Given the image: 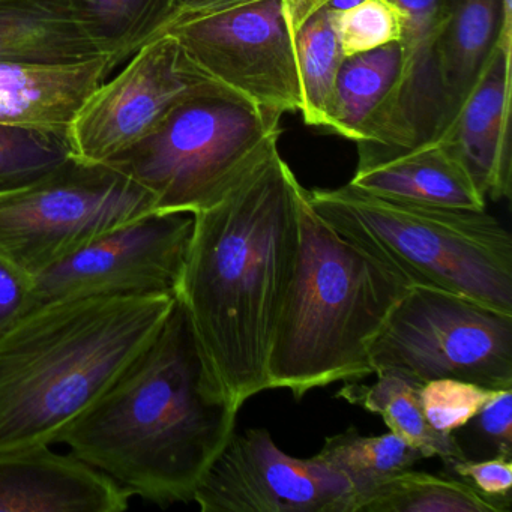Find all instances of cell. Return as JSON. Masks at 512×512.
I'll return each mask as SVG.
<instances>
[{
    "label": "cell",
    "instance_id": "1",
    "mask_svg": "<svg viewBox=\"0 0 512 512\" xmlns=\"http://www.w3.org/2000/svg\"><path fill=\"white\" fill-rule=\"evenodd\" d=\"M304 187L278 146L208 208L193 233L176 299L215 397L239 410L269 389V355L301 245Z\"/></svg>",
    "mask_w": 512,
    "mask_h": 512
},
{
    "label": "cell",
    "instance_id": "2",
    "mask_svg": "<svg viewBox=\"0 0 512 512\" xmlns=\"http://www.w3.org/2000/svg\"><path fill=\"white\" fill-rule=\"evenodd\" d=\"M239 410L215 397L176 299L151 343L56 443L155 505L193 502L236 431Z\"/></svg>",
    "mask_w": 512,
    "mask_h": 512
},
{
    "label": "cell",
    "instance_id": "3",
    "mask_svg": "<svg viewBox=\"0 0 512 512\" xmlns=\"http://www.w3.org/2000/svg\"><path fill=\"white\" fill-rule=\"evenodd\" d=\"M176 295L47 302L0 334V452L56 445L151 343Z\"/></svg>",
    "mask_w": 512,
    "mask_h": 512
},
{
    "label": "cell",
    "instance_id": "4",
    "mask_svg": "<svg viewBox=\"0 0 512 512\" xmlns=\"http://www.w3.org/2000/svg\"><path fill=\"white\" fill-rule=\"evenodd\" d=\"M298 263L269 355V389L296 400L308 391L374 374L371 349L410 283L335 232L311 208L299 209Z\"/></svg>",
    "mask_w": 512,
    "mask_h": 512
},
{
    "label": "cell",
    "instance_id": "5",
    "mask_svg": "<svg viewBox=\"0 0 512 512\" xmlns=\"http://www.w3.org/2000/svg\"><path fill=\"white\" fill-rule=\"evenodd\" d=\"M313 211L410 286L469 296L512 314V239L487 211L400 202L350 185L307 190Z\"/></svg>",
    "mask_w": 512,
    "mask_h": 512
},
{
    "label": "cell",
    "instance_id": "6",
    "mask_svg": "<svg viewBox=\"0 0 512 512\" xmlns=\"http://www.w3.org/2000/svg\"><path fill=\"white\" fill-rule=\"evenodd\" d=\"M281 118L212 83L106 166L148 190L155 214L193 215L217 202L278 146Z\"/></svg>",
    "mask_w": 512,
    "mask_h": 512
},
{
    "label": "cell",
    "instance_id": "7",
    "mask_svg": "<svg viewBox=\"0 0 512 512\" xmlns=\"http://www.w3.org/2000/svg\"><path fill=\"white\" fill-rule=\"evenodd\" d=\"M154 214L151 193L109 166L70 160L0 191V254L31 277L101 236Z\"/></svg>",
    "mask_w": 512,
    "mask_h": 512
},
{
    "label": "cell",
    "instance_id": "8",
    "mask_svg": "<svg viewBox=\"0 0 512 512\" xmlns=\"http://www.w3.org/2000/svg\"><path fill=\"white\" fill-rule=\"evenodd\" d=\"M374 373L512 388V314L469 296L410 286L371 349Z\"/></svg>",
    "mask_w": 512,
    "mask_h": 512
},
{
    "label": "cell",
    "instance_id": "9",
    "mask_svg": "<svg viewBox=\"0 0 512 512\" xmlns=\"http://www.w3.org/2000/svg\"><path fill=\"white\" fill-rule=\"evenodd\" d=\"M212 83L173 35L146 41L121 73L92 92L68 125L70 160L85 166L112 163L148 139L182 101Z\"/></svg>",
    "mask_w": 512,
    "mask_h": 512
},
{
    "label": "cell",
    "instance_id": "10",
    "mask_svg": "<svg viewBox=\"0 0 512 512\" xmlns=\"http://www.w3.org/2000/svg\"><path fill=\"white\" fill-rule=\"evenodd\" d=\"M173 35L211 82L269 112L299 113L301 82L295 37L283 0L250 4L176 26Z\"/></svg>",
    "mask_w": 512,
    "mask_h": 512
},
{
    "label": "cell",
    "instance_id": "11",
    "mask_svg": "<svg viewBox=\"0 0 512 512\" xmlns=\"http://www.w3.org/2000/svg\"><path fill=\"white\" fill-rule=\"evenodd\" d=\"M191 214H149L86 245L34 278V307L89 296L176 295Z\"/></svg>",
    "mask_w": 512,
    "mask_h": 512
},
{
    "label": "cell",
    "instance_id": "12",
    "mask_svg": "<svg viewBox=\"0 0 512 512\" xmlns=\"http://www.w3.org/2000/svg\"><path fill=\"white\" fill-rule=\"evenodd\" d=\"M203 512H355L352 485L316 458L278 448L266 428L233 433L194 491Z\"/></svg>",
    "mask_w": 512,
    "mask_h": 512
},
{
    "label": "cell",
    "instance_id": "13",
    "mask_svg": "<svg viewBox=\"0 0 512 512\" xmlns=\"http://www.w3.org/2000/svg\"><path fill=\"white\" fill-rule=\"evenodd\" d=\"M350 187L400 202L484 211L482 196L457 152L436 137L416 145L362 142Z\"/></svg>",
    "mask_w": 512,
    "mask_h": 512
},
{
    "label": "cell",
    "instance_id": "14",
    "mask_svg": "<svg viewBox=\"0 0 512 512\" xmlns=\"http://www.w3.org/2000/svg\"><path fill=\"white\" fill-rule=\"evenodd\" d=\"M131 494L52 446L0 452V512H122Z\"/></svg>",
    "mask_w": 512,
    "mask_h": 512
},
{
    "label": "cell",
    "instance_id": "15",
    "mask_svg": "<svg viewBox=\"0 0 512 512\" xmlns=\"http://www.w3.org/2000/svg\"><path fill=\"white\" fill-rule=\"evenodd\" d=\"M512 43H499L440 139L452 146L485 199H511Z\"/></svg>",
    "mask_w": 512,
    "mask_h": 512
},
{
    "label": "cell",
    "instance_id": "16",
    "mask_svg": "<svg viewBox=\"0 0 512 512\" xmlns=\"http://www.w3.org/2000/svg\"><path fill=\"white\" fill-rule=\"evenodd\" d=\"M329 0H283L293 37L305 20ZM407 20L403 43V76L398 89L395 146L428 142L442 134L443 113L437 85L434 44L445 0H391Z\"/></svg>",
    "mask_w": 512,
    "mask_h": 512
},
{
    "label": "cell",
    "instance_id": "17",
    "mask_svg": "<svg viewBox=\"0 0 512 512\" xmlns=\"http://www.w3.org/2000/svg\"><path fill=\"white\" fill-rule=\"evenodd\" d=\"M113 68V53L49 64L0 61V125L67 134L80 107Z\"/></svg>",
    "mask_w": 512,
    "mask_h": 512
},
{
    "label": "cell",
    "instance_id": "18",
    "mask_svg": "<svg viewBox=\"0 0 512 512\" xmlns=\"http://www.w3.org/2000/svg\"><path fill=\"white\" fill-rule=\"evenodd\" d=\"M403 64L400 43L344 58L335 83L328 131L355 143L397 145Z\"/></svg>",
    "mask_w": 512,
    "mask_h": 512
},
{
    "label": "cell",
    "instance_id": "19",
    "mask_svg": "<svg viewBox=\"0 0 512 512\" xmlns=\"http://www.w3.org/2000/svg\"><path fill=\"white\" fill-rule=\"evenodd\" d=\"M502 26V0H445L434 44L443 130L496 50Z\"/></svg>",
    "mask_w": 512,
    "mask_h": 512
},
{
    "label": "cell",
    "instance_id": "20",
    "mask_svg": "<svg viewBox=\"0 0 512 512\" xmlns=\"http://www.w3.org/2000/svg\"><path fill=\"white\" fill-rule=\"evenodd\" d=\"M110 52L68 0L0 2V61L73 62Z\"/></svg>",
    "mask_w": 512,
    "mask_h": 512
},
{
    "label": "cell",
    "instance_id": "21",
    "mask_svg": "<svg viewBox=\"0 0 512 512\" xmlns=\"http://www.w3.org/2000/svg\"><path fill=\"white\" fill-rule=\"evenodd\" d=\"M373 385L349 382L337 397L380 415L395 436L418 449L425 458L439 457L443 463L467 458L454 434L434 430L421 404L422 383L395 370L374 373Z\"/></svg>",
    "mask_w": 512,
    "mask_h": 512
},
{
    "label": "cell",
    "instance_id": "22",
    "mask_svg": "<svg viewBox=\"0 0 512 512\" xmlns=\"http://www.w3.org/2000/svg\"><path fill=\"white\" fill-rule=\"evenodd\" d=\"M314 458L350 482L358 512L382 482L413 469L425 457L391 431L382 436H362L356 428H349L326 437L325 445Z\"/></svg>",
    "mask_w": 512,
    "mask_h": 512
},
{
    "label": "cell",
    "instance_id": "23",
    "mask_svg": "<svg viewBox=\"0 0 512 512\" xmlns=\"http://www.w3.org/2000/svg\"><path fill=\"white\" fill-rule=\"evenodd\" d=\"M295 44L302 97L299 113L308 127L328 130L335 83L344 61L331 8L311 14L296 32Z\"/></svg>",
    "mask_w": 512,
    "mask_h": 512
},
{
    "label": "cell",
    "instance_id": "24",
    "mask_svg": "<svg viewBox=\"0 0 512 512\" xmlns=\"http://www.w3.org/2000/svg\"><path fill=\"white\" fill-rule=\"evenodd\" d=\"M358 512H502L458 478L404 470L376 487Z\"/></svg>",
    "mask_w": 512,
    "mask_h": 512
},
{
    "label": "cell",
    "instance_id": "25",
    "mask_svg": "<svg viewBox=\"0 0 512 512\" xmlns=\"http://www.w3.org/2000/svg\"><path fill=\"white\" fill-rule=\"evenodd\" d=\"M70 161L65 134L0 125V191L35 181Z\"/></svg>",
    "mask_w": 512,
    "mask_h": 512
},
{
    "label": "cell",
    "instance_id": "26",
    "mask_svg": "<svg viewBox=\"0 0 512 512\" xmlns=\"http://www.w3.org/2000/svg\"><path fill=\"white\" fill-rule=\"evenodd\" d=\"M332 26L344 58L403 43L407 20L391 0H362L344 11L332 10Z\"/></svg>",
    "mask_w": 512,
    "mask_h": 512
},
{
    "label": "cell",
    "instance_id": "27",
    "mask_svg": "<svg viewBox=\"0 0 512 512\" xmlns=\"http://www.w3.org/2000/svg\"><path fill=\"white\" fill-rule=\"evenodd\" d=\"M497 391L451 377L430 380L421 386L422 410L434 430L454 434L472 421Z\"/></svg>",
    "mask_w": 512,
    "mask_h": 512
},
{
    "label": "cell",
    "instance_id": "28",
    "mask_svg": "<svg viewBox=\"0 0 512 512\" xmlns=\"http://www.w3.org/2000/svg\"><path fill=\"white\" fill-rule=\"evenodd\" d=\"M68 4L107 44L116 65L127 58L154 0H68Z\"/></svg>",
    "mask_w": 512,
    "mask_h": 512
},
{
    "label": "cell",
    "instance_id": "29",
    "mask_svg": "<svg viewBox=\"0 0 512 512\" xmlns=\"http://www.w3.org/2000/svg\"><path fill=\"white\" fill-rule=\"evenodd\" d=\"M452 475L473 488L476 493L499 506L500 511H511L512 458L505 455L463 458L445 463Z\"/></svg>",
    "mask_w": 512,
    "mask_h": 512
},
{
    "label": "cell",
    "instance_id": "30",
    "mask_svg": "<svg viewBox=\"0 0 512 512\" xmlns=\"http://www.w3.org/2000/svg\"><path fill=\"white\" fill-rule=\"evenodd\" d=\"M466 425L490 446L493 455L512 458V388L499 389Z\"/></svg>",
    "mask_w": 512,
    "mask_h": 512
},
{
    "label": "cell",
    "instance_id": "31",
    "mask_svg": "<svg viewBox=\"0 0 512 512\" xmlns=\"http://www.w3.org/2000/svg\"><path fill=\"white\" fill-rule=\"evenodd\" d=\"M35 280L0 254V334L34 308Z\"/></svg>",
    "mask_w": 512,
    "mask_h": 512
},
{
    "label": "cell",
    "instance_id": "32",
    "mask_svg": "<svg viewBox=\"0 0 512 512\" xmlns=\"http://www.w3.org/2000/svg\"><path fill=\"white\" fill-rule=\"evenodd\" d=\"M250 2H254V0H175L149 40L176 28V26L191 22V20L223 13V11L232 10V8L250 4Z\"/></svg>",
    "mask_w": 512,
    "mask_h": 512
},
{
    "label": "cell",
    "instance_id": "33",
    "mask_svg": "<svg viewBox=\"0 0 512 512\" xmlns=\"http://www.w3.org/2000/svg\"><path fill=\"white\" fill-rule=\"evenodd\" d=\"M173 2L175 0H154V4H152L151 11H149L148 19H146L145 25H143L142 31L137 35L134 43L131 44L130 52H128V56L131 53L136 52L143 43L151 38V35L154 34L155 28H157L158 23L163 19L164 14L169 11V8L172 7Z\"/></svg>",
    "mask_w": 512,
    "mask_h": 512
},
{
    "label": "cell",
    "instance_id": "34",
    "mask_svg": "<svg viewBox=\"0 0 512 512\" xmlns=\"http://www.w3.org/2000/svg\"><path fill=\"white\" fill-rule=\"evenodd\" d=\"M361 2L362 0H329L326 7H329L334 11H344L355 7V5L361 4Z\"/></svg>",
    "mask_w": 512,
    "mask_h": 512
},
{
    "label": "cell",
    "instance_id": "35",
    "mask_svg": "<svg viewBox=\"0 0 512 512\" xmlns=\"http://www.w3.org/2000/svg\"><path fill=\"white\" fill-rule=\"evenodd\" d=\"M0 2H4V0H0Z\"/></svg>",
    "mask_w": 512,
    "mask_h": 512
}]
</instances>
